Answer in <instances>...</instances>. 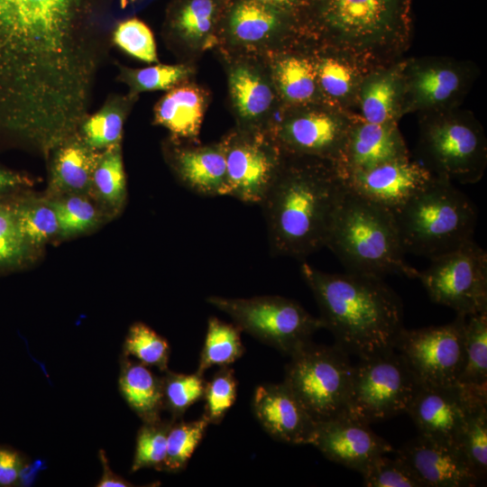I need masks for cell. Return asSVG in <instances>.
<instances>
[{
	"instance_id": "obj_1",
	"label": "cell",
	"mask_w": 487,
	"mask_h": 487,
	"mask_svg": "<svg viewBox=\"0 0 487 487\" xmlns=\"http://www.w3.org/2000/svg\"><path fill=\"white\" fill-rule=\"evenodd\" d=\"M102 0H0V103L46 96L73 78L97 42Z\"/></svg>"
},
{
	"instance_id": "obj_2",
	"label": "cell",
	"mask_w": 487,
	"mask_h": 487,
	"mask_svg": "<svg viewBox=\"0 0 487 487\" xmlns=\"http://www.w3.org/2000/svg\"><path fill=\"white\" fill-rule=\"evenodd\" d=\"M345 189L333 162L286 154L260 205L271 253L301 260L324 247Z\"/></svg>"
},
{
	"instance_id": "obj_3",
	"label": "cell",
	"mask_w": 487,
	"mask_h": 487,
	"mask_svg": "<svg viewBox=\"0 0 487 487\" xmlns=\"http://www.w3.org/2000/svg\"><path fill=\"white\" fill-rule=\"evenodd\" d=\"M335 345L359 359L394 349L403 326V306L382 278L347 271L329 273L307 262L300 267Z\"/></svg>"
},
{
	"instance_id": "obj_4",
	"label": "cell",
	"mask_w": 487,
	"mask_h": 487,
	"mask_svg": "<svg viewBox=\"0 0 487 487\" xmlns=\"http://www.w3.org/2000/svg\"><path fill=\"white\" fill-rule=\"evenodd\" d=\"M325 246L347 271L380 278L398 274L417 279L418 271L405 261L393 212L347 188Z\"/></svg>"
},
{
	"instance_id": "obj_5",
	"label": "cell",
	"mask_w": 487,
	"mask_h": 487,
	"mask_svg": "<svg viewBox=\"0 0 487 487\" xmlns=\"http://www.w3.org/2000/svg\"><path fill=\"white\" fill-rule=\"evenodd\" d=\"M393 214L405 253L429 260L473 241L478 217L471 199L436 176Z\"/></svg>"
},
{
	"instance_id": "obj_6",
	"label": "cell",
	"mask_w": 487,
	"mask_h": 487,
	"mask_svg": "<svg viewBox=\"0 0 487 487\" xmlns=\"http://www.w3.org/2000/svg\"><path fill=\"white\" fill-rule=\"evenodd\" d=\"M349 356L335 344L312 340L289 355L283 381L316 422L346 414L354 370Z\"/></svg>"
},
{
	"instance_id": "obj_7",
	"label": "cell",
	"mask_w": 487,
	"mask_h": 487,
	"mask_svg": "<svg viewBox=\"0 0 487 487\" xmlns=\"http://www.w3.org/2000/svg\"><path fill=\"white\" fill-rule=\"evenodd\" d=\"M207 301L228 315L242 332L288 356L311 341L314 333L323 328L319 317L309 314L298 302L281 296H210Z\"/></svg>"
},
{
	"instance_id": "obj_8",
	"label": "cell",
	"mask_w": 487,
	"mask_h": 487,
	"mask_svg": "<svg viewBox=\"0 0 487 487\" xmlns=\"http://www.w3.org/2000/svg\"><path fill=\"white\" fill-rule=\"evenodd\" d=\"M418 386L395 349L361 358L354 364L346 414L371 424L407 413Z\"/></svg>"
},
{
	"instance_id": "obj_9",
	"label": "cell",
	"mask_w": 487,
	"mask_h": 487,
	"mask_svg": "<svg viewBox=\"0 0 487 487\" xmlns=\"http://www.w3.org/2000/svg\"><path fill=\"white\" fill-rule=\"evenodd\" d=\"M417 279L434 303L456 315L487 312V253L474 240L431 259Z\"/></svg>"
},
{
	"instance_id": "obj_10",
	"label": "cell",
	"mask_w": 487,
	"mask_h": 487,
	"mask_svg": "<svg viewBox=\"0 0 487 487\" xmlns=\"http://www.w3.org/2000/svg\"><path fill=\"white\" fill-rule=\"evenodd\" d=\"M465 317L456 315L448 324L400 330L394 349L419 385L446 386L458 382L464 363Z\"/></svg>"
},
{
	"instance_id": "obj_11",
	"label": "cell",
	"mask_w": 487,
	"mask_h": 487,
	"mask_svg": "<svg viewBox=\"0 0 487 487\" xmlns=\"http://www.w3.org/2000/svg\"><path fill=\"white\" fill-rule=\"evenodd\" d=\"M223 142L229 196L246 204L260 206L286 154L271 136L258 132L231 134Z\"/></svg>"
},
{
	"instance_id": "obj_12",
	"label": "cell",
	"mask_w": 487,
	"mask_h": 487,
	"mask_svg": "<svg viewBox=\"0 0 487 487\" xmlns=\"http://www.w3.org/2000/svg\"><path fill=\"white\" fill-rule=\"evenodd\" d=\"M482 397L487 387L419 385L407 413L418 435L456 446L468 412Z\"/></svg>"
},
{
	"instance_id": "obj_13",
	"label": "cell",
	"mask_w": 487,
	"mask_h": 487,
	"mask_svg": "<svg viewBox=\"0 0 487 487\" xmlns=\"http://www.w3.org/2000/svg\"><path fill=\"white\" fill-rule=\"evenodd\" d=\"M423 145L436 177L461 183L476 182L482 177L484 142L473 125L456 120L430 124L424 133Z\"/></svg>"
},
{
	"instance_id": "obj_14",
	"label": "cell",
	"mask_w": 487,
	"mask_h": 487,
	"mask_svg": "<svg viewBox=\"0 0 487 487\" xmlns=\"http://www.w3.org/2000/svg\"><path fill=\"white\" fill-rule=\"evenodd\" d=\"M408 0H317L322 23L354 41L381 38L404 20Z\"/></svg>"
},
{
	"instance_id": "obj_15",
	"label": "cell",
	"mask_w": 487,
	"mask_h": 487,
	"mask_svg": "<svg viewBox=\"0 0 487 487\" xmlns=\"http://www.w3.org/2000/svg\"><path fill=\"white\" fill-rule=\"evenodd\" d=\"M369 425L348 414L317 422L310 445L328 460L361 473L375 457L394 452Z\"/></svg>"
},
{
	"instance_id": "obj_16",
	"label": "cell",
	"mask_w": 487,
	"mask_h": 487,
	"mask_svg": "<svg viewBox=\"0 0 487 487\" xmlns=\"http://www.w3.org/2000/svg\"><path fill=\"white\" fill-rule=\"evenodd\" d=\"M340 174L348 189L392 212L435 178L428 169L408 158L393 160L368 170Z\"/></svg>"
},
{
	"instance_id": "obj_17",
	"label": "cell",
	"mask_w": 487,
	"mask_h": 487,
	"mask_svg": "<svg viewBox=\"0 0 487 487\" xmlns=\"http://www.w3.org/2000/svg\"><path fill=\"white\" fill-rule=\"evenodd\" d=\"M423 487H472L480 481L453 444L418 435L396 451Z\"/></svg>"
},
{
	"instance_id": "obj_18",
	"label": "cell",
	"mask_w": 487,
	"mask_h": 487,
	"mask_svg": "<svg viewBox=\"0 0 487 487\" xmlns=\"http://www.w3.org/2000/svg\"><path fill=\"white\" fill-rule=\"evenodd\" d=\"M252 409L262 428L275 440L310 445L317 422L284 381L257 386Z\"/></svg>"
},
{
	"instance_id": "obj_19",
	"label": "cell",
	"mask_w": 487,
	"mask_h": 487,
	"mask_svg": "<svg viewBox=\"0 0 487 487\" xmlns=\"http://www.w3.org/2000/svg\"><path fill=\"white\" fill-rule=\"evenodd\" d=\"M348 133L337 117L315 112L285 121L271 138L286 154L311 156L336 163L342 156Z\"/></svg>"
},
{
	"instance_id": "obj_20",
	"label": "cell",
	"mask_w": 487,
	"mask_h": 487,
	"mask_svg": "<svg viewBox=\"0 0 487 487\" xmlns=\"http://www.w3.org/2000/svg\"><path fill=\"white\" fill-rule=\"evenodd\" d=\"M402 158H408L405 146L391 124L364 122L349 130L342 156L334 164L345 173Z\"/></svg>"
},
{
	"instance_id": "obj_21",
	"label": "cell",
	"mask_w": 487,
	"mask_h": 487,
	"mask_svg": "<svg viewBox=\"0 0 487 487\" xmlns=\"http://www.w3.org/2000/svg\"><path fill=\"white\" fill-rule=\"evenodd\" d=\"M172 165L181 183L204 197L229 196L223 141L199 147H176Z\"/></svg>"
},
{
	"instance_id": "obj_22",
	"label": "cell",
	"mask_w": 487,
	"mask_h": 487,
	"mask_svg": "<svg viewBox=\"0 0 487 487\" xmlns=\"http://www.w3.org/2000/svg\"><path fill=\"white\" fill-rule=\"evenodd\" d=\"M101 153L75 135L58 147L50 182L51 197L83 194L94 199L93 175Z\"/></svg>"
},
{
	"instance_id": "obj_23",
	"label": "cell",
	"mask_w": 487,
	"mask_h": 487,
	"mask_svg": "<svg viewBox=\"0 0 487 487\" xmlns=\"http://www.w3.org/2000/svg\"><path fill=\"white\" fill-rule=\"evenodd\" d=\"M118 389L130 409L142 423L161 418L163 409L161 376L132 357L121 354Z\"/></svg>"
},
{
	"instance_id": "obj_24",
	"label": "cell",
	"mask_w": 487,
	"mask_h": 487,
	"mask_svg": "<svg viewBox=\"0 0 487 487\" xmlns=\"http://www.w3.org/2000/svg\"><path fill=\"white\" fill-rule=\"evenodd\" d=\"M206 106V96L199 87L176 86L158 102L154 119L176 138L194 141L198 136Z\"/></svg>"
},
{
	"instance_id": "obj_25",
	"label": "cell",
	"mask_w": 487,
	"mask_h": 487,
	"mask_svg": "<svg viewBox=\"0 0 487 487\" xmlns=\"http://www.w3.org/2000/svg\"><path fill=\"white\" fill-rule=\"evenodd\" d=\"M280 14L276 6L259 0H241L229 14L232 37L241 43H257L271 37L280 27Z\"/></svg>"
},
{
	"instance_id": "obj_26",
	"label": "cell",
	"mask_w": 487,
	"mask_h": 487,
	"mask_svg": "<svg viewBox=\"0 0 487 487\" xmlns=\"http://www.w3.org/2000/svg\"><path fill=\"white\" fill-rule=\"evenodd\" d=\"M229 87L238 115L246 122L257 121L271 106V88L254 69L247 66H237L231 70Z\"/></svg>"
},
{
	"instance_id": "obj_27",
	"label": "cell",
	"mask_w": 487,
	"mask_h": 487,
	"mask_svg": "<svg viewBox=\"0 0 487 487\" xmlns=\"http://www.w3.org/2000/svg\"><path fill=\"white\" fill-rule=\"evenodd\" d=\"M12 204L20 233L32 253L59 234L57 216L47 199L14 194Z\"/></svg>"
},
{
	"instance_id": "obj_28",
	"label": "cell",
	"mask_w": 487,
	"mask_h": 487,
	"mask_svg": "<svg viewBox=\"0 0 487 487\" xmlns=\"http://www.w3.org/2000/svg\"><path fill=\"white\" fill-rule=\"evenodd\" d=\"M94 199L110 214H117L126 198V181L121 145L106 148L101 153L93 175Z\"/></svg>"
},
{
	"instance_id": "obj_29",
	"label": "cell",
	"mask_w": 487,
	"mask_h": 487,
	"mask_svg": "<svg viewBox=\"0 0 487 487\" xmlns=\"http://www.w3.org/2000/svg\"><path fill=\"white\" fill-rule=\"evenodd\" d=\"M239 326L210 317L200 353L197 372H204L212 366H228L242 357L244 346L241 341Z\"/></svg>"
},
{
	"instance_id": "obj_30",
	"label": "cell",
	"mask_w": 487,
	"mask_h": 487,
	"mask_svg": "<svg viewBox=\"0 0 487 487\" xmlns=\"http://www.w3.org/2000/svg\"><path fill=\"white\" fill-rule=\"evenodd\" d=\"M59 223V236L70 237L97 226L105 216L92 198L83 194H63L47 199Z\"/></svg>"
},
{
	"instance_id": "obj_31",
	"label": "cell",
	"mask_w": 487,
	"mask_h": 487,
	"mask_svg": "<svg viewBox=\"0 0 487 487\" xmlns=\"http://www.w3.org/2000/svg\"><path fill=\"white\" fill-rule=\"evenodd\" d=\"M457 383L487 387V312L465 317L464 363Z\"/></svg>"
},
{
	"instance_id": "obj_32",
	"label": "cell",
	"mask_w": 487,
	"mask_h": 487,
	"mask_svg": "<svg viewBox=\"0 0 487 487\" xmlns=\"http://www.w3.org/2000/svg\"><path fill=\"white\" fill-rule=\"evenodd\" d=\"M480 482L487 475V397L478 399L467 414L456 442Z\"/></svg>"
},
{
	"instance_id": "obj_33",
	"label": "cell",
	"mask_w": 487,
	"mask_h": 487,
	"mask_svg": "<svg viewBox=\"0 0 487 487\" xmlns=\"http://www.w3.org/2000/svg\"><path fill=\"white\" fill-rule=\"evenodd\" d=\"M218 11L216 0H186L174 16V28L191 45L207 47L213 41Z\"/></svg>"
},
{
	"instance_id": "obj_34",
	"label": "cell",
	"mask_w": 487,
	"mask_h": 487,
	"mask_svg": "<svg viewBox=\"0 0 487 487\" xmlns=\"http://www.w3.org/2000/svg\"><path fill=\"white\" fill-rule=\"evenodd\" d=\"M209 425L204 415L193 421L175 420L168 434L161 471L179 473L184 470Z\"/></svg>"
},
{
	"instance_id": "obj_35",
	"label": "cell",
	"mask_w": 487,
	"mask_h": 487,
	"mask_svg": "<svg viewBox=\"0 0 487 487\" xmlns=\"http://www.w3.org/2000/svg\"><path fill=\"white\" fill-rule=\"evenodd\" d=\"M122 354L164 372L168 368L170 347L167 340L142 322L133 323L123 343Z\"/></svg>"
},
{
	"instance_id": "obj_36",
	"label": "cell",
	"mask_w": 487,
	"mask_h": 487,
	"mask_svg": "<svg viewBox=\"0 0 487 487\" xmlns=\"http://www.w3.org/2000/svg\"><path fill=\"white\" fill-rule=\"evenodd\" d=\"M275 78L289 102H308L316 92L317 71L306 59L290 56L280 60L275 66Z\"/></svg>"
},
{
	"instance_id": "obj_37",
	"label": "cell",
	"mask_w": 487,
	"mask_h": 487,
	"mask_svg": "<svg viewBox=\"0 0 487 487\" xmlns=\"http://www.w3.org/2000/svg\"><path fill=\"white\" fill-rule=\"evenodd\" d=\"M161 382L163 409L175 420L182 418L188 409L204 397L206 381L197 372L186 374L167 370Z\"/></svg>"
},
{
	"instance_id": "obj_38",
	"label": "cell",
	"mask_w": 487,
	"mask_h": 487,
	"mask_svg": "<svg viewBox=\"0 0 487 487\" xmlns=\"http://www.w3.org/2000/svg\"><path fill=\"white\" fill-rule=\"evenodd\" d=\"M174 421L170 418L142 423L136 436L131 473L143 468L161 471L166 457L168 434Z\"/></svg>"
},
{
	"instance_id": "obj_39",
	"label": "cell",
	"mask_w": 487,
	"mask_h": 487,
	"mask_svg": "<svg viewBox=\"0 0 487 487\" xmlns=\"http://www.w3.org/2000/svg\"><path fill=\"white\" fill-rule=\"evenodd\" d=\"M32 251L18 228L12 196L0 200V271L17 269L32 258Z\"/></svg>"
},
{
	"instance_id": "obj_40",
	"label": "cell",
	"mask_w": 487,
	"mask_h": 487,
	"mask_svg": "<svg viewBox=\"0 0 487 487\" xmlns=\"http://www.w3.org/2000/svg\"><path fill=\"white\" fill-rule=\"evenodd\" d=\"M397 94V81L393 74H383L372 78L362 93V112L365 122L391 124Z\"/></svg>"
},
{
	"instance_id": "obj_41",
	"label": "cell",
	"mask_w": 487,
	"mask_h": 487,
	"mask_svg": "<svg viewBox=\"0 0 487 487\" xmlns=\"http://www.w3.org/2000/svg\"><path fill=\"white\" fill-rule=\"evenodd\" d=\"M124 114L116 106H106L86 118L81 124L82 139L93 150H106L120 144Z\"/></svg>"
},
{
	"instance_id": "obj_42",
	"label": "cell",
	"mask_w": 487,
	"mask_h": 487,
	"mask_svg": "<svg viewBox=\"0 0 487 487\" xmlns=\"http://www.w3.org/2000/svg\"><path fill=\"white\" fill-rule=\"evenodd\" d=\"M366 487H423L409 466L399 456L381 455L360 473Z\"/></svg>"
},
{
	"instance_id": "obj_43",
	"label": "cell",
	"mask_w": 487,
	"mask_h": 487,
	"mask_svg": "<svg viewBox=\"0 0 487 487\" xmlns=\"http://www.w3.org/2000/svg\"><path fill=\"white\" fill-rule=\"evenodd\" d=\"M237 396V380L228 366H221L210 381H206L204 413L210 424L218 425L234 405Z\"/></svg>"
},
{
	"instance_id": "obj_44",
	"label": "cell",
	"mask_w": 487,
	"mask_h": 487,
	"mask_svg": "<svg viewBox=\"0 0 487 487\" xmlns=\"http://www.w3.org/2000/svg\"><path fill=\"white\" fill-rule=\"evenodd\" d=\"M458 74L447 68H430L417 74L413 82L416 99L424 105H435L450 98L458 89Z\"/></svg>"
},
{
	"instance_id": "obj_45",
	"label": "cell",
	"mask_w": 487,
	"mask_h": 487,
	"mask_svg": "<svg viewBox=\"0 0 487 487\" xmlns=\"http://www.w3.org/2000/svg\"><path fill=\"white\" fill-rule=\"evenodd\" d=\"M114 41L123 51L144 62L158 61L156 44L151 29L141 20L131 18L117 24Z\"/></svg>"
},
{
	"instance_id": "obj_46",
	"label": "cell",
	"mask_w": 487,
	"mask_h": 487,
	"mask_svg": "<svg viewBox=\"0 0 487 487\" xmlns=\"http://www.w3.org/2000/svg\"><path fill=\"white\" fill-rule=\"evenodd\" d=\"M190 74L184 65H154L144 69L127 70L128 83L135 92L170 90Z\"/></svg>"
},
{
	"instance_id": "obj_47",
	"label": "cell",
	"mask_w": 487,
	"mask_h": 487,
	"mask_svg": "<svg viewBox=\"0 0 487 487\" xmlns=\"http://www.w3.org/2000/svg\"><path fill=\"white\" fill-rule=\"evenodd\" d=\"M317 78L323 90L333 97H344L353 85V72L345 63L332 59H324L316 69Z\"/></svg>"
},
{
	"instance_id": "obj_48",
	"label": "cell",
	"mask_w": 487,
	"mask_h": 487,
	"mask_svg": "<svg viewBox=\"0 0 487 487\" xmlns=\"http://www.w3.org/2000/svg\"><path fill=\"white\" fill-rule=\"evenodd\" d=\"M23 467V457L17 450L0 445V487L16 485Z\"/></svg>"
},
{
	"instance_id": "obj_49",
	"label": "cell",
	"mask_w": 487,
	"mask_h": 487,
	"mask_svg": "<svg viewBox=\"0 0 487 487\" xmlns=\"http://www.w3.org/2000/svg\"><path fill=\"white\" fill-rule=\"evenodd\" d=\"M32 185V179L25 174L0 166V200L14 196L21 188Z\"/></svg>"
},
{
	"instance_id": "obj_50",
	"label": "cell",
	"mask_w": 487,
	"mask_h": 487,
	"mask_svg": "<svg viewBox=\"0 0 487 487\" xmlns=\"http://www.w3.org/2000/svg\"><path fill=\"white\" fill-rule=\"evenodd\" d=\"M98 457L102 465V474L99 481L96 482V487H132L133 484L115 473L109 465L106 451L100 449Z\"/></svg>"
},
{
	"instance_id": "obj_51",
	"label": "cell",
	"mask_w": 487,
	"mask_h": 487,
	"mask_svg": "<svg viewBox=\"0 0 487 487\" xmlns=\"http://www.w3.org/2000/svg\"><path fill=\"white\" fill-rule=\"evenodd\" d=\"M259 1L273 5V6H277V5H290L294 3L296 0H259Z\"/></svg>"
}]
</instances>
